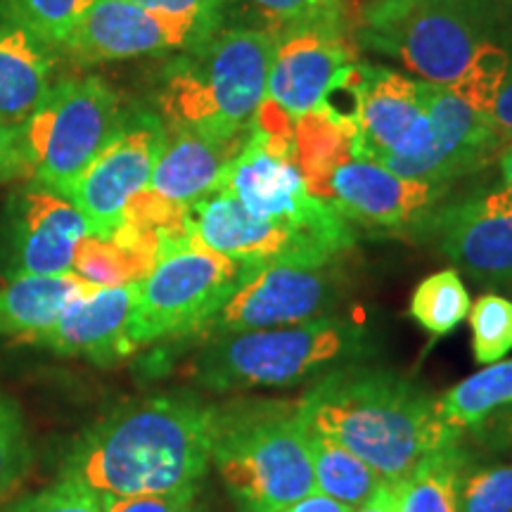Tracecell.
Returning a JSON list of instances; mask_svg holds the SVG:
<instances>
[{"label": "cell", "mask_w": 512, "mask_h": 512, "mask_svg": "<svg viewBox=\"0 0 512 512\" xmlns=\"http://www.w3.org/2000/svg\"><path fill=\"white\" fill-rule=\"evenodd\" d=\"M155 264V256L140 252L136 247L121 245L112 238L105 240L88 235L76 247L72 271L95 287H119L140 283Z\"/></svg>", "instance_id": "obj_28"}, {"label": "cell", "mask_w": 512, "mask_h": 512, "mask_svg": "<svg viewBox=\"0 0 512 512\" xmlns=\"http://www.w3.org/2000/svg\"><path fill=\"white\" fill-rule=\"evenodd\" d=\"M339 290L342 278L335 259L325 256L292 254L247 264L211 330L230 335L311 323L330 316Z\"/></svg>", "instance_id": "obj_9"}, {"label": "cell", "mask_w": 512, "mask_h": 512, "mask_svg": "<svg viewBox=\"0 0 512 512\" xmlns=\"http://www.w3.org/2000/svg\"><path fill=\"white\" fill-rule=\"evenodd\" d=\"M31 470V446L17 406L0 396V503L22 486Z\"/></svg>", "instance_id": "obj_32"}, {"label": "cell", "mask_w": 512, "mask_h": 512, "mask_svg": "<svg viewBox=\"0 0 512 512\" xmlns=\"http://www.w3.org/2000/svg\"><path fill=\"white\" fill-rule=\"evenodd\" d=\"M221 190L249 214L302 235L318 252L339 256L354 245L349 221L330 202L311 195L297 166L273 157L252 136L230 164Z\"/></svg>", "instance_id": "obj_10"}, {"label": "cell", "mask_w": 512, "mask_h": 512, "mask_svg": "<svg viewBox=\"0 0 512 512\" xmlns=\"http://www.w3.org/2000/svg\"><path fill=\"white\" fill-rule=\"evenodd\" d=\"M503 418H505V425H508L510 430H512V411H505Z\"/></svg>", "instance_id": "obj_44"}, {"label": "cell", "mask_w": 512, "mask_h": 512, "mask_svg": "<svg viewBox=\"0 0 512 512\" xmlns=\"http://www.w3.org/2000/svg\"><path fill=\"white\" fill-rule=\"evenodd\" d=\"M195 498L197 489L155 496H102V501H105V512H195Z\"/></svg>", "instance_id": "obj_38"}, {"label": "cell", "mask_w": 512, "mask_h": 512, "mask_svg": "<svg viewBox=\"0 0 512 512\" xmlns=\"http://www.w3.org/2000/svg\"><path fill=\"white\" fill-rule=\"evenodd\" d=\"M95 290L74 271L60 275H10L0 285V335L19 342L53 328L76 299Z\"/></svg>", "instance_id": "obj_23"}, {"label": "cell", "mask_w": 512, "mask_h": 512, "mask_svg": "<svg viewBox=\"0 0 512 512\" xmlns=\"http://www.w3.org/2000/svg\"><path fill=\"white\" fill-rule=\"evenodd\" d=\"M446 185L408 181L373 162L342 164L325 181L320 200L330 202L349 223L373 228H399L422 219Z\"/></svg>", "instance_id": "obj_17"}, {"label": "cell", "mask_w": 512, "mask_h": 512, "mask_svg": "<svg viewBox=\"0 0 512 512\" xmlns=\"http://www.w3.org/2000/svg\"><path fill=\"white\" fill-rule=\"evenodd\" d=\"M354 159L351 138L337 124L316 110L294 121V159L311 195L320 197L330 174Z\"/></svg>", "instance_id": "obj_26"}, {"label": "cell", "mask_w": 512, "mask_h": 512, "mask_svg": "<svg viewBox=\"0 0 512 512\" xmlns=\"http://www.w3.org/2000/svg\"><path fill=\"white\" fill-rule=\"evenodd\" d=\"M17 176H27L22 150H19V131L17 126L0 121V183L12 181Z\"/></svg>", "instance_id": "obj_39"}, {"label": "cell", "mask_w": 512, "mask_h": 512, "mask_svg": "<svg viewBox=\"0 0 512 512\" xmlns=\"http://www.w3.org/2000/svg\"><path fill=\"white\" fill-rule=\"evenodd\" d=\"M467 465L460 441L427 456L403 479L399 512H458V479Z\"/></svg>", "instance_id": "obj_27"}, {"label": "cell", "mask_w": 512, "mask_h": 512, "mask_svg": "<svg viewBox=\"0 0 512 512\" xmlns=\"http://www.w3.org/2000/svg\"><path fill=\"white\" fill-rule=\"evenodd\" d=\"M460 271L484 285H512V188L475 192L425 221Z\"/></svg>", "instance_id": "obj_14"}, {"label": "cell", "mask_w": 512, "mask_h": 512, "mask_svg": "<svg viewBox=\"0 0 512 512\" xmlns=\"http://www.w3.org/2000/svg\"><path fill=\"white\" fill-rule=\"evenodd\" d=\"M166 126L157 112H128L121 131L83 176L67 190L95 238H112L126 204L150 185L152 169L166 145Z\"/></svg>", "instance_id": "obj_12"}, {"label": "cell", "mask_w": 512, "mask_h": 512, "mask_svg": "<svg viewBox=\"0 0 512 512\" xmlns=\"http://www.w3.org/2000/svg\"><path fill=\"white\" fill-rule=\"evenodd\" d=\"M207 41L195 29L155 15L128 0H95L64 38L62 50L79 64L136 60L192 50Z\"/></svg>", "instance_id": "obj_15"}, {"label": "cell", "mask_w": 512, "mask_h": 512, "mask_svg": "<svg viewBox=\"0 0 512 512\" xmlns=\"http://www.w3.org/2000/svg\"><path fill=\"white\" fill-rule=\"evenodd\" d=\"M192 238L211 252L242 261V264H259V261L280 259V256L306 254L337 259L311 247L302 235L249 214L242 202L228 192H211L188 207Z\"/></svg>", "instance_id": "obj_18"}, {"label": "cell", "mask_w": 512, "mask_h": 512, "mask_svg": "<svg viewBox=\"0 0 512 512\" xmlns=\"http://www.w3.org/2000/svg\"><path fill=\"white\" fill-rule=\"evenodd\" d=\"M5 512H105V501L88 486L62 477V482L22 498Z\"/></svg>", "instance_id": "obj_35"}, {"label": "cell", "mask_w": 512, "mask_h": 512, "mask_svg": "<svg viewBox=\"0 0 512 512\" xmlns=\"http://www.w3.org/2000/svg\"><path fill=\"white\" fill-rule=\"evenodd\" d=\"M512 406V358L489 363L439 396V415L456 434L475 430Z\"/></svg>", "instance_id": "obj_24"}, {"label": "cell", "mask_w": 512, "mask_h": 512, "mask_svg": "<svg viewBox=\"0 0 512 512\" xmlns=\"http://www.w3.org/2000/svg\"><path fill=\"white\" fill-rule=\"evenodd\" d=\"M128 3H136L169 22L195 29L202 38H209L223 27L228 0H128Z\"/></svg>", "instance_id": "obj_34"}, {"label": "cell", "mask_w": 512, "mask_h": 512, "mask_svg": "<svg viewBox=\"0 0 512 512\" xmlns=\"http://www.w3.org/2000/svg\"><path fill=\"white\" fill-rule=\"evenodd\" d=\"M403 482H382L366 503L354 508V512H399Z\"/></svg>", "instance_id": "obj_41"}, {"label": "cell", "mask_w": 512, "mask_h": 512, "mask_svg": "<svg viewBox=\"0 0 512 512\" xmlns=\"http://www.w3.org/2000/svg\"><path fill=\"white\" fill-rule=\"evenodd\" d=\"M124 119L117 91L100 76L55 81L41 105L17 126L24 174L31 183L67 195L112 143Z\"/></svg>", "instance_id": "obj_7"}, {"label": "cell", "mask_w": 512, "mask_h": 512, "mask_svg": "<svg viewBox=\"0 0 512 512\" xmlns=\"http://www.w3.org/2000/svg\"><path fill=\"white\" fill-rule=\"evenodd\" d=\"M280 512H354V508L335 501V498L320 494V491H311V494L290 503Z\"/></svg>", "instance_id": "obj_42"}, {"label": "cell", "mask_w": 512, "mask_h": 512, "mask_svg": "<svg viewBox=\"0 0 512 512\" xmlns=\"http://www.w3.org/2000/svg\"><path fill=\"white\" fill-rule=\"evenodd\" d=\"M245 266L202 247L195 238L164 252L138 283L131 316L133 349L211 328Z\"/></svg>", "instance_id": "obj_8"}, {"label": "cell", "mask_w": 512, "mask_h": 512, "mask_svg": "<svg viewBox=\"0 0 512 512\" xmlns=\"http://www.w3.org/2000/svg\"><path fill=\"white\" fill-rule=\"evenodd\" d=\"M472 356L482 366L503 361L512 351V302L501 294H482L470 306Z\"/></svg>", "instance_id": "obj_31"}, {"label": "cell", "mask_w": 512, "mask_h": 512, "mask_svg": "<svg viewBox=\"0 0 512 512\" xmlns=\"http://www.w3.org/2000/svg\"><path fill=\"white\" fill-rule=\"evenodd\" d=\"M275 34L266 95L294 119L316 110L339 72L356 62V48L342 15L306 19Z\"/></svg>", "instance_id": "obj_13"}, {"label": "cell", "mask_w": 512, "mask_h": 512, "mask_svg": "<svg viewBox=\"0 0 512 512\" xmlns=\"http://www.w3.org/2000/svg\"><path fill=\"white\" fill-rule=\"evenodd\" d=\"M261 15H266L278 31L290 24L306 22V19L342 15L344 0H247Z\"/></svg>", "instance_id": "obj_37"}, {"label": "cell", "mask_w": 512, "mask_h": 512, "mask_svg": "<svg viewBox=\"0 0 512 512\" xmlns=\"http://www.w3.org/2000/svg\"><path fill=\"white\" fill-rule=\"evenodd\" d=\"M508 64V48L498 46L494 41H484L475 50L472 60L467 62L463 74L451 83L453 93L463 98L470 107H475L477 112L491 117L498 91H501L505 74H508Z\"/></svg>", "instance_id": "obj_30"}, {"label": "cell", "mask_w": 512, "mask_h": 512, "mask_svg": "<svg viewBox=\"0 0 512 512\" xmlns=\"http://www.w3.org/2000/svg\"><path fill=\"white\" fill-rule=\"evenodd\" d=\"M91 226L72 200L31 183L10 204L8 275H60L74 266L76 247Z\"/></svg>", "instance_id": "obj_16"}, {"label": "cell", "mask_w": 512, "mask_h": 512, "mask_svg": "<svg viewBox=\"0 0 512 512\" xmlns=\"http://www.w3.org/2000/svg\"><path fill=\"white\" fill-rule=\"evenodd\" d=\"M418 93L434 131L430 183L448 185L479 171L503 147L494 119L467 105L451 86L418 81Z\"/></svg>", "instance_id": "obj_20"}, {"label": "cell", "mask_w": 512, "mask_h": 512, "mask_svg": "<svg viewBox=\"0 0 512 512\" xmlns=\"http://www.w3.org/2000/svg\"><path fill=\"white\" fill-rule=\"evenodd\" d=\"M491 119H494L496 133L498 138H501V143L512 145V55L508 64V74H505V81L494 102V110H491Z\"/></svg>", "instance_id": "obj_40"}, {"label": "cell", "mask_w": 512, "mask_h": 512, "mask_svg": "<svg viewBox=\"0 0 512 512\" xmlns=\"http://www.w3.org/2000/svg\"><path fill=\"white\" fill-rule=\"evenodd\" d=\"M138 283L95 287L76 299L53 328L31 344L62 356H86L95 363L119 361L136 354L131 344V316Z\"/></svg>", "instance_id": "obj_19"}, {"label": "cell", "mask_w": 512, "mask_h": 512, "mask_svg": "<svg viewBox=\"0 0 512 512\" xmlns=\"http://www.w3.org/2000/svg\"><path fill=\"white\" fill-rule=\"evenodd\" d=\"M297 406L313 432L349 448L384 482H403L430 453L460 441L437 396L392 370H330Z\"/></svg>", "instance_id": "obj_2"}, {"label": "cell", "mask_w": 512, "mask_h": 512, "mask_svg": "<svg viewBox=\"0 0 512 512\" xmlns=\"http://www.w3.org/2000/svg\"><path fill=\"white\" fill-rule=\"evenodd\" d=\"M458 512H512V463L484 465L458 479Z\"/></svg>", "instance_id": "obj_33"}, {"label": "cell", "mask_w": 512, "mask_h": 512, "mask_svg": "<svg viewBox=\"0 0 512 512\" xmlns=\"http://www.w3.org/2000/svg\"><path fill=\"white\" fill-rule=\"evenodd\" d=\"M434 131L420 102L418 81L392 69L366 64L361 110L351 155L408 181L430 183Z\"/></svg>", "instance_id": "obj_11"}, {"label": "cell", "mask_w": 512, "mask_h": 512, "mask_svg": "<svg viewBox=\"0 0 512 512\" xmlns=\"http://www.w3.org/2000/svg\"><path fill=\"white\" fill-rule=\"evenodd\" d=\"M306 432L297 403L219 408L211 460L240 512H280L316 491Z\"/></svg>", "instance_id": "obj_4"}, {"label": "cell", "mask_w": 512, "mask_h": 512, "mask_svg": "<svg viewBox=\"0 0 512 512\" xmlns=\"http://www.w3.org/2000/svg\"><path fill=\"white\" fill-rule=\"evenodd\" d=\"M306 441H309L311 451L313 482H316L320 494L335 498V501L349 505V508H358L384 482L373 467L354 456L349 448L325 437V434L313 432L309 427Z\"/></svg>", "instance_id": "obj_25"}, {"label": "cell", "mask_w": 512, "mask_h": 512, "mask_svg": "<svg viewBox=\"0 0 512 512\" xmlns=\"http://www.w3.org/2000/svg\"><path fill=\"white\" fill-rule=\"evenodd\" d=\"M166 133V145L152 169L147 188L185 207L221 190L230 164L240 155L249 136L247 133L242 138L216 140L190 131Z\"/></svg>", "instance_id": "obj_22"}, {"label": "cell", "mask_w": 512, "mask_h": 512, "mask_svg": "<svg viewBox=\"0 0 512 512\" xmlns=\"http://www.w3.org/2000/svg\"><path fill=\"white\" fill-rule=\"evenodd\" d=\"M219 406L157 396L91 427L69 453L64 479L98 496H155L200 489L214 451Z\"/></svg>", "instance_id": "obj_1"}, {"label": "cell", "mask_w": 512, "mask_h": 512, "mask_svg": "<svg viewBox=\"0 0 512 512\" xmlns=\"http://www.w3.org/2000/svg\"><path fill=\"white\" fill-rule=\"evenodd\" d=\"M361 325L318 318L287 328L230 332L214 339L195 363V377L211 392L290 387L363 351Z\"/></svg>", "instance_id": "obj_5"}, {"label": "cell", "mask_w": 512, "mask_h": 512, "mask_svg": "<svg viewBox=\"0 0 512 512\" xmlns=\"http://www.w3.org/2000/svg\"><path fill=\"white\" fill-rule=\"evenodd\" d=\"M93 3L95 0H19L38 34L48 43H53L55 48L62 46L69 31L76 27L83 12Z\"/></svg>", "instance_id": "obj_36"}, {"label": "cell", "mask_w": 512, "mask_h": 512, "mask_svg": "<svg viewBox=\"0 0 512 512\" xmlns=\"http://www.w3.org/2000/svg\"><path fill=\"white\" fill-rule=\"evenodd\" d=\"M55 46L19 0H0V121L19 126L55 86Z\"/></svg>", "instance_id": "obj_21"}, {"label": "cell", "mask_w": 512, "mask_h": 512, "mask_svg": "<svg viewBox=\"0 0 512 512\" xmlns=\"http://www.w3.org/2000/svg\"><path fill=\"white\" fill-rule=\"evenodd\" d=\"M275 34L247 24L221 27L164 69L157 93L166 131H190L216 140L249 133L266 98Z\"/></svg>", "instance_id": "obj_3"}, {"label": "cell", "mask_w": 512, "mask_h": 512, "mask_svg": "<svg viewBox=\"0 0 512 512\" xmlns=\"http://www.w3.org/2000/svg\"><path fill=\"white\" fill-rule=\"evenodd\" d=\"M496 0H370L356 41L427 83L451 86L489 41Z\"/></svg>", "instance_id": "obj_6"}, {"label": "cell", "mask_w": 512, "mask_h": 512, "mask_svg": "<svg viewBox=\"0 0 512 512\" xmlns=\"http://www.w3.org/2000/svg\"><path fill=\"white\" fill-rule=\"evenodd\" d=\"M501 171H503L505 185L512 188V145L505 147V152L501 155Z\"/></svg>", "instance_id": "obj_43"}, {"label": "cell", "mask_w": 512, "mask_h": 512, "mask_svg": "<svg viewBox=\"0 0 512 512\" xmlns=\"http://www.w3.org/2000/svg\"><path fill=\"white\" fill-rule=\"evenodd\" d=\"M470 292L456 268H446L415 287L408 313L432 337L453 332L470 313Z\"/></svg>", "instance_id": "obj_29"}]
</instances>
